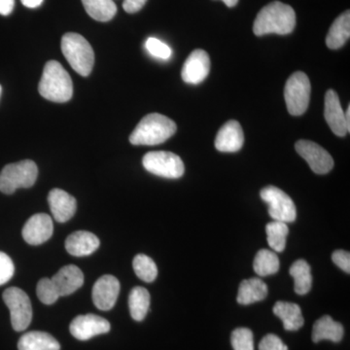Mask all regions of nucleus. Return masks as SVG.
I'll list each match as a JSON object with an SVG mask.
<instances>
[{
	"label": "nucleus",
	"mask_w": 350,
	"mask_h": 350,
	"mask_svg": "<svg viewBox=\"0 0 350 350\" xmlns=\"http://www.w3.org/2000/svg\"><path fill=\"white\" fill-rule=\"evenodd\" d=\"M82 3L88 15L98 22H108L117 13L113 0H82Z\"/></svg>",
	"instance_id": "obj_27"
},
{
	"label": "nucleus",
	"mask_w": 350,
	"mask_h": 350,
	"mask_svg": "<svg viewBox=\"0 0 350 350\" xmlns=\"http://www.w3.org/2000/svg\"><path fill=\"white\" fill-rule=\"evenodd\" d=\"M176 124L172 119L158 113L146 115L138 123L130 137L133 145L154 146L162 144L176 131Z\"/></svg>",
	"instance_id": "obj_3"
},
{
	"label": "nucleus",
	"mask_w": 350,
	"mask_h": 350,
	"mask_svg": "<svg viewBox=\"0 0 350 350\" xmlns=\"http://www.w3.org/2000/svg\"><path fill=\"white\" fill-rule=\"evenodd\" d=\"M147 0H124L123 8L126 13L135 14L144 8Z\"/></svg>",
	"instance_id": "obj_37"
},
{
	"label": "nucleus",
	"mask_w": 350,
	"mask_h": 350,
	"mask_svg": "<svg viewBox=\"0 0 350 350\" xmlns=\"http://www.w3.org/2000/svg\"><path fill=\"white\" fill-rule=\"evenodd\" d=\"M142 165L147 172L163 178H180L185 172L180 157L172 152H149L142 159Z\"/></svg>",
	"instance_id": "obj_7"
},
{
	"label": "nucleus",
	"mask_w": 350,
	"mask_h": 350,
	"mask_svg": "<svg viewBox=\"0 0 350 350\" xmlns=\"http://www.w3.org/2000/svg\"><path fill=\"white\" fill-rule=\"evenodd\" d=\"M62 52L66 61L78 75H91L94 64V53L86 38L75 32H68L62 38Z\"/></svg>",
	"instance_id": "obj_4"
},
{
	"label": "nucleus",
	"mask_w": 350,
	"mask_h": 350,
	"mask_svg": "<svg viewBox=\"0 0 350 350\" xmlns=\"http://www.w3.org/2000/svg\"><path fill=\"white\" fill-rule=\"evenodd\" d=\"M324 116L332 131L338 137H345L349 133L345 112L342 110L337 93L333 90H329L326 93Z\"/></svg>",
	"instance_id": "obj_15"
},
{
	"label": "nucleus",
	"mask_w": 350,
	"mask_h": 350,
	"mask_svg": "<svg viewBox=\"0 0 350 350\" xmlns=\"http://www.w3.org/2000/svg\"><path fill=\"white\" fill-rule=\"evenodd\" d=\"M51 280L54 283L59 297L69 296L82 287L84 275L78 267L68 265L59 269Z\"/></svg>",
	"instance_id": "obj_18"
},
{
	"label": "nucleus",
	"mask_w": 350,
	"mask_h": 350,
	"mask_svg": "<svg viewBox=\"0 0 350 350\" xmlns=\"http://www.w3.org/2000/svg\"><path fill=\"white\" fill-rule=\"evenodd\" d=\"M14 6H15V0H0V15H10Z\"/></svg>",
	"instance_id": "obj_38"
},
{
	"label": "nucleus",
	"mask_w": 350,
	"mask_h": 350,
	"mask_svg": "<svg viewBox=\"0 0 350 350\" xmlns=\"http://www.w3.org/2000/svg\"><path fill=\"white\" fill-rule=\"evenodd\" d=\"M133 271L138 278L144 282H153L158 275V268L150 257L138 254L133 261Z\"/></svg>",
	"instance_id": "obj_30"
},
{
	"label": "nucleus",
	"mask_w": 350,
	"mask_h": 350,
	"mask_svg": "<svg viewBox=\"0 0 350 350\" xmlns=\"http://www.w3.org/2000/svg\"><path fill=\"white\" fill-rule=\"evenodd\" d=\"M345 120H347V125L350 129V107L347 108V112H345Z\"/></svg>",
	"instance_id": "obj_41"
},
{
	"label": "nucleus",
	"mask_w": 350,
	"mask_h": 350,
	"mask_svg": "<svg viewBox=\"0 0 350 350\" xmlns=\"http://www.w3.org/2000/svg\"><path fill=\"white\" fill-rule=\"evenodd\" d=\"M290 275L294 278V289L298 295H306L312 286V275L310 265L305 260H298L289 269Z\"/></svg>",
	"instance_id": "obj_26"
},
{
	"label": "nucleus",
	"mask_w": 350,
	"mask_h": 350,
	"mask_svg": "<svg viewBox=\"0 0 350 350\" xmlns=\"http://www.w3.org/2000/svg\"><path fill=\"white\" fill-rule=\"evenodd\" d=\"M228 7H234L238 4L239 0H222Z\"/></svg>",
	"instance_id": "obj_40"
},
{
	"label": "nucleus",
	"mask_w": 350,
	"mask_h": 350,
	"mask_svg": "<svg viewBox=\"0 0 350 350\" xmlns=\"http://www.w3.org/2000/svg\"><path fill=\"white\" fill-rule=\"evenodd\" d=\"M145 48L151 56L155 57L157 59H169L172 57V49L160 39L149 38L145 42Z\"/></svg>",
	"instance_id": "obj_33"
},
{
	"label": "nucleus",
	"mask_w": 350,
	"mask_h": 350,
	"mask_svg": "<svg viewBox=\"0 0 350 350\" xmlns=\"http://www.w3.org/2000/svg\"><path fill=\"white\" fill-rule=\"evenodd\" d=\"M38 91L46 100L53 103H66L73 96L72 80L59 62L50 61L44 66Z\"/></svg>",
	"instance_id": "obj_2"
},
{
	"label": "nucleus",
	"mask_w": 350,
	"mask_h": 350,
	"mask_svg": "<svg viewBox=\"0 0 350 350\" xmlns=\"http://www.w3.org/2000/svg\"><path fill=\"white\" fill-rule=\"evenodd\" d=\"M296 27V13L291 6L280 1L268 4L258 13L253 31L255 36L276 33L280 36L291 33Z\"/></svg>",
	"instance_id": "obj_1"
},
{
	"label": "nucleus",
	"mask_w": 350,
	"mask_h": 350,
	"mask_svg": "<svg viewBox=\"0 0 350 350\" xmlns=\"http://www.w3.org/2000/svg\"><path fill=\"white\" fill-rule=\"evenodd\" d=\"M70 333L75 338L88 340L96 336L110 331V323L107 319L96 314L79 315L70 324Z\"/></svg>",
	"instance_id": "obj_11"
},
{
	"label": "nucleus",
	"mask_w": 350,
	"mask_h": 350,
	"mask_svg": "<svg viewBox=\"0 0 350 350\" xmlns=\"http://www.w3.org/2000/svg\"><path fill=\"white\" fill-rule=\"evenodd\" d=\"M19 350H59L61 345L59 342L44 332H29L25 334L18 342Z\"/></svg>",
	"instance_id": "obj_24"
},
{
	"label": "nucleus",
	"mask_w": 350,
	"mask_h": 350,
	"mask_svg": "<svg viewBox=\"0 0 350 350\" xmlns=\"http://www.w3.org/2000/svg\"><path fill=\"white\" fill-rule=\"evenodd\" d=\"M3 301L10 310L11 323L17 332L25 331L31 324L32 308L29 296L18 287H10L3 293Z\"/></svg>",
	"instance_id": "obj_8"
},
{
	"label": "nucleus",
	"mask_w": 350,
	"mask_h": 350,
	"mask_svg": "<svg viewBox=\"0 0 350 350\" xmlns=\"http://www.w3.org/2000/svg\"><path fill=\"white\" fill-rule=\"evenodd\" d=\"M332 260L338 268L347 273H350V254L345 250H336L332 255Z\"/></svg>",
	"instance_id": "obj_36"
},
{
	"label": "nucleus",
	"mask_w": 350,
	"mask_h": 350,
	"mask_svg": "<svg viewBox=\"0 0 350 350\" xmlns=\"http://www.w3.org/2000/svg\"><path fill=\"white\" fill-rule=\"evenodd\" d=\"M253 268L260 276L275 275L280 269V260L275 251L261 250L255 256Z\"/></svg>",
	"instance_id": "obj_28"
},
{
	"label": "nucleus",
	"mask_w": 350,
	"mask_h": 350,
	"mask_svg": "<svg viewBox=\"0 0 350 350\" xmlns=\"http://www.w3.org/2000/svg\"><path fill=\"white\" fill-rule=\"evenodd\" d=\"M54 232L52 218L45 213L31 216L23 228V238L31 245L46 243Z\"/></svg>",
	"instance_id": "obj_13"
},
{
	"label": "nucleus",
	"mask_w": 350,
	"mask_h": 350,
	"mask_svg": "<svg viewBox=\"0 0 350 350\" xmlns=\"http://www.w3.org/2000/svg\"><path fill=\"white\" fill-rule=\"evenodd\" d=\"M350 36V12L342 13L331 25L327 34L326 44L332 50L342 48L349 41Z\"/></svg>",
	"instance_id": "obj_23"
},
{
	"label": "nucleus",
	"mask_w": 350,
	"mask_h": 350,
	"mask_svg": "<svg viewBox=\"0 0 350 350\" xmlns=\"http://www.w3.org/2000/svg\"><path fill=\"white\" fill-rule=\"evenodd\" d=\"M150 306V294L144 287H135L129 296V308L131 317L135 321H142Z\"/></svg>",
	"instance_id": "obj_25"
},
{
	"label": "nucleus",
	"mask_w": 350,
	"mask_h": 350,
	"mask_svg": "<svg viewBox=\"0 0 350 350\" xmlns=\"http://www.w3.org/2000/svg\"><path fill=\"white\" fill-rule=\"evenodd\" d=\"M23 5L27 7V8H38L42 4L43 0H21Z\"/></svg>",
	"instance_id": "obj_39"
},
{
	"label": "nucleus",
	"mask_w": 350,
	"mask_h": 350,
	"mask_svg": "<svg viewBox=\"0 0 350 350\" xmlns=\"http://www.w3.org/2000/svg\"><path fill=\"white\" fill-rule=\"evenodd\" d=\"M345 335V329L342 324L334 321L329 315H324L321 319L315 321L312 329L313 342H319L321 340H331L334 342H340Z\"/></svg>",
	"instance_id": "obj_20"
},
{
	"label": "nucleus",
	"mask_w": 350,
	"mask_h": 350,
	"mask_svg": "<svg viewBox=\"0 0 350 350\" xmlns=\"http://www.w3.org/2000/svg\"><path fill=\"white\" fill-rule=\"evenodd\" d=\"M267 239L269 247L275 252H282L286 246V238L289 229L286 223L273 221L266 226Z\"/></svg>",
	"instance_id": "obj_29"
},
{
	"label": "nucleus",
	"mask_w": 350,
	"mask_h": 350,
	"mask_svg": "<svg viewBox=\"0 0 350 350\" xmlns=\"http://www.w3.org/2000/svg\"><path fill=\"white\" fill-rule=\"evenodd\" d=\"M259 350H288V347L278 336L269 334L262 338L259 345Z\"/></svg>",
	"instance_id": "obj_35"
},
{
	"label": "nucleus",
	"mask_w": 350,
	"mask_h": 350,
	"mask_svg": "<svg viewBox=\"0 0 350 350\" xmlns=\"http://www.w3.org/2000/svg\"><path fill=\"white\" fill-rule=\"evenodd\" d=\"M15 273V267L11 258L0 251V285L5 284Z\"/></svg>",
	"instance_id": "obj_34"
},
{
	"label": "nucleus",
	"mask_w": 350,
	"mask_h": 350,
	"mask_svg": "<svg viewBox=\"0 0 350 350\" xmlns=\"http://www.w3.org/2000/svg\"><path fill=\"white\" fill-rule=\"evenodd\" d=\"M273 313L282 320L287 331H298L305 323L301 308L297 304L278 301L273 306Z\"/></svg>",
	"instance_id": "obj_22"
},
{
	"label": "nucleus",
	"mask_w": 350,
	"mask_h": 350,
	"mask_svg": "<svg viewBox=\"0 0 350 350\" xmlns=\"http://www.w3.org/2000/svg\"><path fill=\"white\" fill-rule=\"evenodd\" d=\"M53 217L59 223H66L75 216L77 209L75 198L62 189H53L48 195Z\"/></svg>",
	"instance_id": "obj_16"
},
{
	"label": "nucleus",
	"mask_w": 350,
	"mask_h": 350,
	"mask_svg": "<svg viewBox=\"0 0 350 350\" xmlns=\"http://www.w3.org/2000/svg\"><path fill=\"white\" fill-rule=\"evenodd\" d=\"M120 293V282L115 276L105 275L101 276L94 283L93 288V301L98 310L107 312L116 304Z\"/></svg>",
	"instance_id": "obj_14"
},
{
	"label": "nucleus",
	"mask_w": 350,
	"mask_h": 350,
	"mask_svg": "<svg viewBox=\"0 0 350 350\" xmlns=\"http://www.w3.org/2000/svg\"><path fill=\"white\" fill-rule=\"evenodd\" d=\"M261 199L269 206V214L275 221L292 223L296 220L297 209L293 200L275 186H268L262 189Z\"/></svg>",
	"instance_id": "obj_9"
},
{
	"label": "nucleus",
	"mask_w": 350,
	"mask_h": 350,
	"mask_svg": "<svg viewBox=\"0 0 350 350\" xmlns=\"http://www.w3.org/2000/svg\"><path fill=\"white\" fill-rule=\"evenodd\" d=\"M244 135L241 126L239 122H227L219 130L216 135L215 147L218 151L224 153H234L241 150L243 146Z\"/></svg>",
	"instance_id": "obj_17"
},
{
	"label": "nucleus",
	"mask_w": 350,
	"mask_h": 350,
	"mask_svg": "<svg viewBox=\"0 0 350 350\" xmlns=\"http://www.w3.org/2000/svg\"><path fill=\"white\" fill-rule=\"evenodd\" d=\"M310 82L308 75L301 71L290 76L284 88V98L288 112L293 116H301L310 103Z\"/></svg>",
	"instance_id": "obj_6"
},
{
	"label": "nucleus",
	"mask_w": 350,
	"mask_h": 350,
	"mask_svg": "<svg viewBox=\"0 0 350 350\" xmlns=\"http://www.w3.org/2000/svg\"><path fill=\"white\" fill-rule=\"evenodd\" d=\"M2 88L1 85H0V96H1Z\"/></svg>",
	"instance_id": "obj_42"
},
{
	"label": "nucleus",
	"mask_w": 350,
	"mask_h": 350,
	"mask_svg": "<svg viewBox=\"0 0 350 350\" xmlns=\"http://www.w3.org/2000/svg\"><path fill=\"white\" fill-rule=\"evenodd\" d=\"M100 239L96 234L79 231L69 234L66 241V250L72 256H89L100 247Z\"/></svg>",
	"instance_id": "obj_19"
},
{
	"label": "nucleus",
	"mask_w": 350,
	"mask_h": 350,
	"mask_svg": "<svg viewBox=\"0 0 350 350\" xmlns=\"http://www.w3.org/2000/svg\"><path fill=\"white\" fill-rule=\"evenodd\" d=\"M295 148L299 155L305 159L314 174H326L333 169V158L325 149L315 142L299 140Z\"/></svg>",
	"instance_id": "obj_10"
},
{
	"label": "nucleus",
	"mask_w": 350,
	"mask_h": 350,
	"mask_svg": "<svg viewBox=\"0 0 350 350\" xmlns=\"http://www.w3.org/2000/svg\"><path fill=\"white\" fill-rule=\"evenodd\" d=\"M38 176V167L31 160L9 163L0 172V191L11 195L20 188H31Z\"/></svg>",
	"instance_id": "obj_5"
},
{
	"label": "nucleus",
	"mask_w": 350,
	"mask_h": 350,
	"mask_svg": "<svg viewBox=\"0 0 350 350\" xmlns=\"http://www.w3.org/2000/svg\"><path fill=\"white\" fill-rule=\"evenodd\" d=\"M209 70H211V59L206 51L200 49L193 51L182 68V80L187 84H200L206 79Z\"/></svg>",
	"instance_id": "obj_12"
},
{
	"label": "nucleus",
	"mask_w": 350,
	"mask_h": 350,
	"mask_svg": "<svg viewBox=\"0 0 350 350\" xmlns=\"http://www.w3.org/2000/svg\"><path fill=\"white\" fill-rule=\"evenodd\" d=\"M268 285L260 278L243 280L239 288L237 301L241 305L247 306L262 301L268 296Z\"/></svg>",
	"instance_id": "obj_21"
},
{
	"label": "nucleus",
	"mask_w": 350,
	"mask_h": 350,
	"mask_svg": "<svg viewBox=\"0 0 350 350\" xmlns=\"http://www.w3.org/2000/svg\"><path fill=\"white\" fill-rule=\"evenodd\" d=\"M231 342L234 350H254V338L250 329H236L232 333Z\"/></svg>",
	"instance_id": "obj_32"
},
{
	"label": "nucleus",
	"mask_w": 350,
	"mask_h": 350,
	"mask_svg": "<svg viewBox=\"0 0 350 350\" xmlns=\"http://www.w3.org/2000/svg\"><path fill=\"white\" fill-rule=\"evenodd\" d=\"M36 294H38L41 303L47 306L56 303L59 298V292L49 278H42L39 280L38 288H36Z\"/></svg>",
	"instance_id": "obj_31"
}]
</instances>
